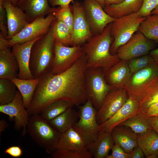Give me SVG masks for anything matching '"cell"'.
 I'll use <instances>...</instances> for the list:
<instances>
[{
	"mask_svg": "<svg viewBox=\"0 0 158 158\" xmlns=\"http://www.w3.org/2000/svg\"><path fill=\"white\" fill-rule=\"evenodd\" d=\"M9 126L8 124L7 121L4 119H3L0 121V136H1V133Z\"/></svg>",
	"mask_w": 158,
	"mask_h": 158,
	"instance_id": "cell-45",
	"label": "cell"
},
{
	"mask_svg": "<svg viewBox=\"0 0 158 158\" xmlns=\"http://www.w3.org/2000/svg\"><path fill=\"white\" fill-rule=\"evenodd\" d=\"M99 3L104 8L105 7V0H95Z\"/></svg>",
	"mask_w": 158,
	"mask_h": 158,
	"instance_id": "cell-50",
	"label": "cell"
},
{
	"mask_svg": "<svg viewBox=\"0 0 158 158\" xmlns=\"http://www.w3.org/2000/svg\"><path fill=\"white\" fill-rule=\"evenodd\" d=\"M128 61L120 60L104 74L107 83L112 88H123L131 75Z\"/></svg>",
	"mask_w": 158,
	"mask_h": 158,
	"instance_id": "cell-20",
	"label": "cell"
},
{
	"mask_svg": "<svg viewBox=\"0 0 158 158\" xmlns=\"http://www.w3.org/2000/svg\"><path fill=\"white\" fill-rule=\"evenodd\" d=\"M18 89L10 80L0 78V105L7 104L13 99Z\"/></svg>",
	"mask_w": 158,
	"mask_h": 158,
	"instance_id": "cell-34",
	"label": "cell"
},
{
	"mask_svg": "<svg viewBox=\"0 0 158 158\" xmlns=\"http://www.w3.org/2000/svg\"><path fill=\"white\" fill-rule=\"evenodd\" d=\"M158 108V102L151 106L148 109L146 113L150 112Z\"/></svg>",
	"mask_w": 158,
	"mask_h": 158,
	"instance_id": "cell-49",
	"label": "cell"
},
{
	"mask_svg": "<svg viewBox=\"0 0 158 158\" xmlns=\"http://www.w3.org/2000/svg\"><path fill=\"white\" fill-rule=\"evenodd\" d=\"M10 47L9 46L8 40L0 32V50Z\"/></svg>",
	"mask_w": 158,
	"mask_h": 158,
	"instance_id": "cell-44",
	"label": "cell"
},
{
	"mask_svg": "<svg viewBox=\"0 0 158 158\" xmlns=\"http://www.w3.org/2000/svg\"><path fill=\"white\" fill-rule=\"evenodd\" d=\"M73 0H48L49 3L53 7L56 6H64L69 5Z\"/></svg>",
	"mask_w": 158,
	"mask_h": 158,
	"instance_id": "cell-42",
	"label": "cell"
},
{
	"mask_svg": "<svg viewBox=\"0 0 158 158\" xmlns=\"http://www.w3.org/2000/svg\"><path fill=\"white\" fill-rule=\"evenodd\" d=\"M128 95L124 88H112L97 111V122L100 124L115 114L124 104Z\"/></svg>",
	"mask_w": 158,
	"mask_h": 158,
	"instance_id": "cell-14",
	"label": "cell"
},
{
	"mask_svg": "<svg viewBox=\"0 0 158 158\" xmlns=\"http://www.w3.org/2000/svg\"><path fill=\"white\" fill-rule=\"evenodd\" d=\"M54 53L50 72L54 74L68 69L84 54L81 46H67L55 41Z\"/></svg>",
	"mask_w": 158,
	"mask_h": 158,
	"instance_id": "cell-10",
	"label": "cell"
},
{
	"mask_svg": "<svg viewBox=\"0 0 158 158\" xmlns=\"http://www.w3.org/2000/svg\"><path fill=\"white\" fill-rule=\"evenodd\" d=\"M78 112L71 108L56 117L49 122L61 134L74 125L78 121Z\"/></svg>",
	"mask_w": 158,
	"mask_h": 158,
	"instance_id": "cell-28",
	"label": "cell"
},
{
	"mask_svg": "<svg viewBox=\"0 0 158 158\" xmlns=\"http://www.w3.org/2000/svg\"><path fill=\"white\" fill-rule=\"evenodd\" d=\"M158 157V151L156 154V158Z\"/></svg>",
	"mask_w": 158,
	"mask_h": 158,
	"instance_id": "cell-53",
	"label": "cell"
},
{
	"mask_svg": "<svg viewBox=\"0 0 158 158\" xmlns=\"http://www.w3.org/2000/svg\"><path fill=\"white\" fill-rule=\"evenodd\" d=\"M0 112L8 115L11 120L14 121L15 130L19 131L23 129L21 135L25 136L27 132V128L29 116L24 107L22 95L18 90L15 97L11 102L0 105Z\"/></svg>",
	"mask_w": 158,
	"mask_h": 158,
	"instance_id": "cell-16",
	"label": "cell"
},
{
	"mask_svg": "<svg viewBox=\"0 0 158 158\" xmlns=\"http://www.w3.org/2000/svg\"><path fill=\"white\" fill-rule=\"evenodd\" d=\"M118 125L129 127L137 134H143L153 130L147 117L140 111Z\"/></svg>",
	"mask_w": 158,
	"mask_h": 158,
	"instance_id": "cell-29",
	"label": "cell"
},
{
	"mask_svg": "<svg viewBox=\"0 0 158 158\" xmlns=\"http://www.w3.org/2000/svg\"><path fill=\"white\" fill-rule=\"evenodd\" d=\"M130 73L132 75L144 68L154 61L152 57L149 54L127 61Z\"/></svg>",
	"mask_w": 158,
	"mask_h": 158,
	"instance_id": "cell-36",
	"label": "cell"
},
{
	"mask_svg": "<svg viewBox=\"0 0 158 158\" xmlns=\"http://www.w3.org/2000/svg\"><path fill=\"white\" fill-rule=\"evenodd\" d=\"M19 66L10 47L0 50V78H17Z\"/></svg>",
	"mask_w": 158,
	"mask_h": 158,
	"instance_id": "cell-24",
	"label": "cell"
},
{
	"mask_svg": "<svg viewBox=\"0 0 158 158\" xmlns=\"http://www.w3.org/2000/svg\"><path fill=\"white\" fill-rule=\"evenodd\" d=\"M49 3L48 0H20L17 6L25 12L30 23L51 13L52 8Z\"/></svg>",
	"mask_w": 158,
	"mask_h": 158,
	"instance_id": "cell-22",
	"label": "cell"
},
{
	"mask_svg": "<svg viewBox=\"0 0 158 158\" xmlns=\"http://www.w3.org/2000/svg\"><path fill=\"white\" fill-rule=\"evenodd\" d=\"M158 15V5L152 11L151 14Z\"/></svg>",
	"mask_w": 158,
	"mask_h": 158,
	"instance_id": "cell-51",
	"label": "cell"
},
{
	"mask_svg": "<svg viewBox=\"0 0 158 158\" xmlns=\"http://www.w3.org/2000/svg\"><path fill=\"white\" fill-rule=\"evenodd\" d=\"M142 4V0H125L119 4L106 6L104 9L109 16L116 19L137 13Z\"/></svg>",
	"mask_w": 158,
	"mask_h": 158,
	"instance_id": "cell-25",
	"label": "cell"
},
{
	"mask_svg": "<svg viewBox=\"0 0 158 158\" xmlns=\"http://www.w3.org/2000/svg\"><path fill=\"white\" fill-rule=\"evenodd\" d=\"M158 5V0H142V7L136 13L140 17H147Z\"/></svg>",
	"mask_w": 158,
	"mask_h": 158,
	"instance_id": "cell-37",
	"label": "cell"
},
{
	"mask_svg": "<svg viewBox=\"0 0 158 158\" xmlns=\"http://www.w3.org/2000/svg\"><path fill=\"white\" fill-rule=\"evenodd\" d=\"M40 79V78L32 79H21L18 78L10 79L20 93L24 107L26 109L32 101Z\"/></svg>",
	"mask_w": 158,
	"mask_h": 158,
	"instance_id": "cell-27",
	"label": "cell"
},
{
	"mask_svg": "<svg viewBox=\"0 0 158 158\" xmlns=\"http://www.w3.org/2000/svg\"><path fill=\"white\" fill-rule=\"evenodd\" d=\"M4 1L0 0V32L6 38L8 36V31L7 25L6 24V12L3 6Z\"/></svg>",
	"mask_w": 158,
	"mask_h": 158,
	"instance_id": "cell-38",
	"label": "cell"
},
{
	"mask_svg": "<svg viewBox=\"0 0 158 158\" xmlns=\"http://www.w3.org/2000/svg\"><path fill=\"white\" fill-rule=\"evenodd\" d=\"M144 114L147 117L158 115V108L152 111L146 113Z\"/></svg>",
	"mask_w": 158,
	"mask_h": 158,
	"instance_id": "cell-48",
	"label": "cell"
},
{
	"mask_svg": "<svg viewBox=\"0 0 158 158\" xmlns=\"http://www.w3.org/2000/svg\"><path fill=\"white\" fill-rule=\"evenodd\" d=\"M137 142L146 158H156L158 151V134L153 130L137 134Z\"/></svg>",
	"mask_w": 158,
	"mask_h": 158,
	"instance_id": "cell-26",
	"label": "cell"
},
{
	"mask_svg": "<svg viewBox=\"0 0 158 158\" xmlns=\"http://www.w3.org/2000/svg\"><path fill=\"white\" fill-rule=\"evenodd\" d=\"M42 37L23 43L16 44L11 47L12 51L17 60L19 66L18 78L21 79L35 78L29 68L30 51L34 42Z\"/></svg>",
	"mask_w": 158,
	"mask_h": 158,
	"instance_id": "cell-19",
	"label": "cell"
},
{
	"mask_svg": "<svg viewBox=\"0 0 158 158\" xmlns=\"http://www.w3.org/2000/svg\"><path fill=\"white\" fill-rule=\"evenodd\" d=\"M85 83L87 99L97 111L112 88L107 83L104 73L99 68H87Z\"/></svg>",
	"mask_w": 158,
	"mask_h": 158,
	"instance_id": "cell-7",
	"label": "cell"
},
{
	"mask_svg": "<svg viewBox=\"0 0 158 158\" xmlns=\"http://www.w3.org/2000/svg\"><path fill=\"white\" fill-rule=\"evenodd\" d=\"M125 0H105V6L110 5L119 4Z\"/></svg>",
	"mask_w": 158,
	"mask_h": 158,
	"instance_id": "cell-47",
	"label": "cell"
},
{
	"mask_svg": "<svg viewBox=\"0 0 158 158\" xmlns=\"http://www.w3.org/2000/svg\"><path fill=\"white\" fill-rule=\"evenodd\" d=\"M79 107V119L72 127L80 134L87 146L95 141L99 134L97 111L88 99L85 104Z\"/></svg>",
	"mask_w": 158,
	"mask_h": 158,
	"instance_id": "cell-8",
	"label": "cell"
},
{
	"mask_svg": "<svg viewBox=\"0 0 158 158\" xmlns=\"http://www.w3.org/2000/svg\"><path fill=\"white\" fill-rule=\"evenodd\" d=\"M56 18L52 13L46 17L36 18L18 33L8 40L9 46L22 44L42 37L47 33Z\"/></svg>",
	"mask_w": 158,
	"mask_h": 158,
	"instance_id": "cell-11",
	"label": "cell"
},
{
	"mask_svg": "<svg viewBox=\"0 0 158 158\" xmlns=\"http://www.w3.org/2000/svg\"><path fill=\"white\" fill-rule=\"evenodd\" d=\"M51 158H92L80 134L72 127L61 133Z\"/></svg>",
	"mask_w": 158,
	"mask_h": 158,
	"instance_id": "cell-5",
	"label": "cell"
},
{
	"mask_svg": "<svg viewBox=\"0 0 158 158\" xmlns=\"http://www.w3.org/2000/svg\"><path fill=\"white\" fill-rule=\"evenodd\" d=\"M149 54L152 57L154 61L158 63V48L151 50Z\"/></svg>",
	"mask_w": 158,
	"mask_h": 158,
	"instance_id": "cell-46",
	"label": "cell"
},
{
	"mask_svg": "<svg viewBox=\"0 0 158 158\" xmlns=\"http://www.w3.org/2000/svg\"><path fill=\"white\" fill-rule=\"evenodd\" d=\"M138 100L134 97L128 95V98L123 106L111 117L99 124V132H111L112 130L130 118L140 112Z\"/></svg>",
	"mask_w": 158,
	"mask_h": 158,
	"instance_id": "cell-17",
	"label": "cell"
},
{
	"mask_svg": "<svg viewBox=\"0 0 158 158\" xmlns=\"http://www.w3.org/2000/svg\"><path fill=\"white\" fill-rule=\"evenodd\" d=\"M138 31L147 39L158 43V15L150 14L147 17Z\"/></svg>",
	"mask_w": 158,
	"mask_h": 158,
	"instance_id": "cell-31",
	"label": "cell"
},
{
	"mask_svg": "<svg viewBox=\"0 0 158 158\" xmlns=\"http://www.w3.org/2000/svg\"><path fill=\"white\" fill-rule=\"evenodd\" d=\"M158 102V76L151 82L145 93L139 101L140 111L145 114L149 107Z\"/></svg>",
	"mask_w": 158,
	"mask_h": 158,
	"instance_id": "cell-30",
	"label": "cell"
},
{
	"mask_svg": "<svg viewBox=\"0 0 158 158\" xmlns=\"http://www.w3.org/2000/svg\"><path fill=\"white\" fill-rule=\"evenodd\" d=\"M84 54L69 68L60 73L50 71L40 78L32 101L26 109L30 116L40 114L52 103L65 100L79 107L87 102L85 77L87 69Z\"/></svg>",
	"mask_w": 158,
	"mask_h": 158,
	"instance_id": "cell-1",
	"label": "cell"
},
{
	"mask_svg": "<svg viewBox=\"0 0 158 158\" xmlns=\"http://www.w3.org/2000/svg\"><path fill=\"white\" fill-rule=\"evenodd\" d=\"M112 153L106 158H129L130 153L125 152L118 145L114 144L111 149Z\"/></svg>",
	"mask_w": 158,
	"mask_h": 158,
	"instance_id": "cell-39",
	"label": "cell"
},
{
	"mask_svg": "<svg viewBox=\"0 0 158 158\" xmlns=\"http://www.w3.org/2000/svg\"><path fill=\"white\" fill-rule=\"evenodd\" d=\"M74 105L65 100L54 102L48 105L40 114L45 120L49 122Z\"/></svg>",
	"mask_w": 158,
	"mask_h": 158,
	"instance_id": "cell-32",
	"label": "cell"
},
{
	"mask_svg": "<svg viewBox=\"0 0 158 158\" xmlns=\"http://www.w3.org/2000/svg\"><path fill=\"white\" fill-rule=\"evenodd\" d=\"M145 157L142 150L138 145L135 147L130 153L129 158H144Z\"/></svg>",
	"mask_w": 158,
	"mask_h": 158,
	"instance_id": "cell-41",
	"label": "cell"
},
{
	"mask_svg": "<svg viewBox=\"0 0 158 158\" xmlns=\"http://www.w3.org/2000/svg\"><path fill=\"white\" fill-rule=\"evenodd\" d=\"M158 76V63L154 61L133 73L123 88L128 95L138 101L143 96L152 81Z\"/></svg>",
	"mask_w": 158,
	"mask_h": 158,
	"instance_id": "cell-9",
	"label": "cell"
},
{
	"mask_svg": "<svg viewBox=\"0 0 158 158\" xmlns=\"http://www.w3.org/2000/svg\"><path fill=\"white\" fill-rule=\"evenodd\" d=\"M87 20L93 35L102 33L116 19L107 14L95 0H84L83 4Z\"/></svg>",
	"mask_w": 158,
	"mask_h": 158,
	"instance_id": "cell-13",
	"label": "cell"
},
{
	"mask_svg": "<svg viewBox=\"0 0 158 158\" xmlns=\"http://www.w3.org/2000/svg\"><path fill=\"white\" fill-rule=\"evenodd\" d=\"M54 41L69 46H73L71 32L63 22L56 19L52 23Z\"/></svg>",
	"mask_w": 158,
	"mask_h": 158,
	"instance_id": "cell-33",
	"label": "cell"
},
{
	"mask_svg": "<svg viewBox=\"0 0 158 158\" xmlns=\"http://www.w3.org/2000/svg\"><path fill=\"white\" fill-rule=\"evenodd\" d=\"M153 130L158 134V115L147 117Z\"/></svg>",
	"mask_w": 158,
	"mask_h": 158,
	"instance_id": "cell-43",
	"label": "cell"
},
{
	"mask_svg": "<svg viewBox=\"0 0 158 158\" xmlns=\"http://www.w3.org/2000/svg\"><path fill=\"white\" fill-rule=\"evenodd\" d=\"M3 7L6 15L8 40L18 33L30 22L25 12L18 6L13 5L10 0H4Z\"/></svg>",
	"mask_w": 158,
	"mask_h": 158,
	"instance_id": "cell-18",
	"label": "cell"
},
{
	"mask_svg": "<svg viewBox=\"0 0 158 158\" xmlns=\"http://www.w3.org/2000/svg\"><path fill=\"white\" fill-rule=\"evenodd\" d=\"M27 130L32 139L47 153L55 151L61 133L40 114L29 116Z\"/></svg>",
	"mask_w": 158,
	"mask_h": 158,
	"instance_id": "cell-4",
	"label": "cell"
},
{
	"mask_svg": "<svg viewBox=\"0 0 158 158\" xmlns=\"http://www.w3.org/2000/svg\"><path fill=\"white\" fill-rule=\"evenodd\" d=\"M146 18L133 13L116 18L111 23V33L114 39L110 48L112 54H116L118 49L129 40Z\"/></svg>",
	"mask_w": 158,
	"mask_h": 158,
	"instance_id": "cell-6",
	"label": "cell"
},
{
	"mask_svg": "<svg viewBox=\"0 0 158 158\" xmlns=\"http://www.w3.org/2000/svg\"><path fill=\"white\" fill-rule=\"evenodd\" d=\"M154 44L138 31L126 44L120 47L116 54L120 60L128 61L149 54Z\"/></svg>",
	"mask_w": 158,
	"mask_h": 158,
	"instance_id": "cell-12",
	"label": "cell"
},
{
	"mask_svg": "<svg viewBox=\"0 0 158 158\" xmlns=\"http://www.w3.org/2000/svg\"><path fill=\"white\" fill-rule=\"evenodd\" d=\"M52 13L56 19L64 23L70 29L72 34L73 17L70 5L56 8H52Z\"/></svg>",
	"mask_w": 158,
	"mask_h": 158,
	"instance_id": "cell-35",
	"label": "cell"
},
{
	"mask_svg": "<svg viewBox=\"0 0 158 158\" xmlns=\"http://www.w3.org/2000/svg\"><path fill=\"white\" fill-rule=\"evenodd\" d=\"M111 23L102 33L93 35L82 46L87 68H101L104 74L120 60L116 54L112 55L110 52L112 41Z\"/></svg>",
	"mask_w": 158,
	"mask_h": 158,
	"instance_id": "cell-2",
	"label": "cell"
},
{
	"mask_svg": "<svg viewBox=\"0 0 158 158\" xmlns=\"http://www.w3.org/2000/svg\"><path fill=\"white\" fill-rule=\"evenodd\" d=\"M114 144L111 132H99L96 140L86 147L94 158H106Z\"/></svg>",
	"mask_w": 158,
	"mask_h": 158,
	"instance_id": "cell-23",
	"label": "cell"
},
{
	"mask_svg": "<svg viewBox=\"0 0 158 158\" xmlns=\"http://www.w3.org/2000/svg\"><path fill=\"white\" fill-rule=\"evenodd\" d=\"M73 22L72 40L74 45L84 44L93 36L85 15L83 4L77 0L71 5Z\"/></svg>",
	"mask_w": 158,
	"mask_h": 158,
	"instance_id": "cell-15",
	"label": "cell"
},
{
	"mask_svg": "<svg viewBox=\"0 0 158 158\" xmlns=\"http://www.w3.org/2000/svg\"><path fill=\"white\" fill-rule=\"evenodd\" d=\"M4 153L12 157L17 158L20 157L22 155L23 152L19 147L13 146L6 148L4 151Z\"/></svg>",
	"mask_w": 158,
	"mask_h": 158,
	"instance_id": "cell-40",
	"label": "cell"
},
{
	"mask_svg": "<svg viewBox=\"0 0 158 158\" xmlns=\"http://www.w3.org/2000/svg\"><path fill=\"white\" fill-rule=\"evenodd\" d=\"M12 4L15 6H17L18 2L20 0H10Z\"/></svg>",
	"mask_w": 158,
	"mask_h": 158,
	"instance_id": "cell-52",
	"label": "cell"
},
{
	"mask_svg": "<svg viewBox=\"0 0 158 158\" xmlns=\"http://www.w3.org/2000/svg\"><path fill=\"white\" fill-rule=\"evenodd\" d=\"M111 133L114 144L121 147L126 152L130 153L138 146L137 134L130 128L118 125L111 130Z\"/></svg>",
	"mask_w": 158,
	"mask_h": 158,
	"instance_id": "cell-21",
	"label": "cell"
},
{
	"mask_svg": "<svg viewBox=\"0 0 158 158\" xmlns=\"http://www.w3.org/2000/svg\"><path fill=\"white\" fill-rule=\"evenodd\" d=\"M54 40L52 23L48 32L37 40L31 49L29 68L35 78L51 71Z\"/></svg>",
	"mask_w": 158,
	"mask_h": 158,
	"instance_id": "cell-3",
	"label": "cell"
}]
</instances>
